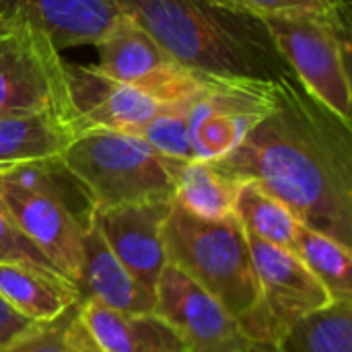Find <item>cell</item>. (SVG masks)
<instances>
[{"instance_id": "cell-1", "label": "cell", "mask_w": 352, "mask_h": 352, "mask_svg": "<svg viewBox=\"0 0 352 352\" xmlns=\"http://www.w3.org/2000/svg\"><path fill=\"white\" fill-rule=\"evenodd\" d=\"M212 165L276 196L299 223L352 248V124L316 101L293 76L243 142Z\"/></svg>"}, {"instance_id": "cell-2", "label": "cell", "mask_w": 352, "mask_h": 352, "mask_svg": "<svg viewBox=\"0 0 352 352\" xmlns=\"http://www.w3.org/2000/svg\"><path fill=\"white\" fill-rule=\"evenodd\" d=\"M200 78L280 82L293 76L262 16L221 0H116Z\"/></svg>"}, {"instance_id": "cell-3", "label": "cell", "mask_w": 352, "mask_h": 352, "mask_svg": "<svg viewBox=\"0 0 352 352\" xmlns=\"http://www.w3.org/2000/svg\"><path fill=\"white\" fill-rule=\"evenodd\" d=\"M60 161L85 188L93 208L173 200L184 167L144 138L113 130L78 132Z\"/></svg>"}, {"instance_id": "cell-4", "label": "cell", "mask_w": 352, "mask_h": 352, "mask_svg": "<svg viewBox=\"0 0 352 352\" xmlns=\"http://www.w3.org/2000/svg\"><path fill=\"white\" fill-rule=\"evenodd\" d=\"M163 245L167 262L208 291L235 320L256 305L260 285L248 233L237 217L206 221L171 202Z\"/></svg>"}, {"instance_id": "cell-5", "label": "cell", "mask_w": 352, "mask_h": 352, "mask_svg": "<svg viewBox=\"0 0 352 352\" xmlns=\"http://www.w3.org/2000/svg\"><path fill=\"white\" fill-rule=\"evenodd\" d=\"M262 21L301 87L342 122L352 124L349 2L266 14Z\"/></svg>"}, {"instance_id": "cell-6", "label": "cell", "mask_w": 352, "mask_h": 352, "mask_svg": "<svg viewBox=\"0 0 352 352\" xmlns=\"http://www.w3.org/2000/svg\"><path fill=\"white\" fill-rule=\"evenodd\" d=\"M58 109L76 120L68 62L33 21L0 12V118Z\"/></svg>"}, {"instance_id": "cell-7", "label": "cell", "mask_w": 352, "mask_h": 352, "mask_svg": "<svg viewBox=\"0 0 352 352\" xmlns=\"http://www.w3.org/2000/svg\"><path fill=\"white\" fill-rule=\"evenodd\" d=\"M248 241L260 295L256 305L237 322L250 342L283 344L303 318L330 305L332 297L297 254L252 235Z\"/></svg>"}, {"instance_id": "cell-8", "label": "cell", "mask_w": 352, "mask_h": 352, "mask_svg": "<svg viewBox=\"0 0 352 352\" xmlns=\"http://www.w3.org/2000/svg\"><path fill=\"white\" fill-rule=\"evenodd\" d=\"M276 82L202 78L184 101L194 161H219L233 153L252 128L270 113Z\"/></svg>"}, {"instance_id": "cell-9", "label": "cell", "mask_w": 352, "mask_h": 352, "mask_svg": "<svg viewBox=\"0 0 352 352\" xmlns=\"http://www.w3.org/2000/svg\"><path fill=\"white\" fill-rule=\"evenodd\" d=\"M95 72L107 80L144 91L163 105L192 97L202 78L182 68L132 16L120 14L95 41Z\"/></svg>"}, {"instance_id": "cell-10", "label": "cell", "mask_w": 352, "mask_h": 352, "mask_svg": "<svg viewBox=\"0 0 352 352\" xmlns=\"http://www.w3.org/2000/svg\"><path fill=\"white\" fill-rule=\"evenodd\" d=\"M155 314L182 334L190 352H241L252 344L239 322L169 262L155 285Z\"/></svg>"}, {"instance_id": "cell-11", "label": "cell", "mask_w": 352, "mask_h": 352, "mask_svg": "<svg viewBox=\"0 0 352 352\" xmlns=\"http://www.w3.org/2000/svg\"><path fill=\"white\" fill-rule=\"evenodd\" d=\"M0 198L23 233L50 264L78 287L82 266V223L62 200L0 179Z\"/></svg>"}, {"instance_id": "cell-12", "label": "cell", "mask_w": 352, "mask_h": 352, "mask_svg": "<svg viewBox=\"0 0 352 352\" xmlns=\"http://www.w3.org/2000/svg\"><path fill=\"white\" fill-rule=\"evenodd\" d=\"M173 200L93 208L91 221L101 231L113 256L151 293L167 264L163 225Z\"/></svg>"}, {"instance_id": "cell-13", "label": "cell", "mask_w": 352, "mask_h": 352, "mask_svg": "<svg viewBox=\"0 0 352 352\" xmlns=\"http://www.w3.org/2000/svg\"><path fill=\"white\" fill-rule=\"evenodd\" d=\"M0 12L33 21L60 52L95 45L122 14L116 0H0Z\"/></svg>"}, {"instance_id": "cell-14", "label": "cell", "mask_w": 352, "mask_h": 352, "mask_svg": "<svg viewBox=\"0 0 352 352\" xmlns=\"http://www.w3.org/2000/svg\"><path fill=\"white\" fill-rule=\"evenodd\" d=\"M78 291L82 299H93L113 311H155V293L144 289L113 256L91 217L82 231V266Z\"/></svg>"}, {"instance_id": "cell-15", "label": "cell", "mask_w": 352, "mask_h": 352, "mask_svg": "<svg viewBox=\"0 0 352 352\" xmlns=\"http://www.w3.org/2000/svg\"><path fill=\"white\" fill-rule=\"evenodd\" d=\"M80 320L101 352H190L182 334L155 311L122 314L82 299Z\"/></svg>"}, {"instance_id": "cell-16", "label": "cell", "mask_w": 352, "mask_h": 352, "mask_svg": "<svg viewBox=\"0 0 352 352\" xmlns=\"http://www.w3.org/2000/svg\"><path fill=\"white\" fill-rule=\"evenodd\" d=\"M76 134V120L58 109L0 118V173L60 157Z\"/></svg>"}, {"instance_id": "cell-17", "label": "cell", "mask_w": 352, "mask_h": 352, "mask_svg": "<svg viewBox=\"0 0 352 352\" xmlns=\"http://www.w3.org/2000/svg\"><path fill=\"white\" fill-rule=\"evenodd\" d=\"M0 297L31 322H50L82 301L78 287L56 270L0 262Z\"/></svg>"}, {"instance_id": "cell-18", "label": "cell", "mask_w": 352, "mask_h": 352, "mask_svg": "<svg viewBox=\"0 0 352 352\" xmlns=\"http://www.w3.org/2000/svg\"><path fill=\"white\" fill-rule=\"evenodd\" d=\"M241 184L243 182L221 173L208 161H190L184 163L179 171L173 202L186 212L206 221L235 217Z\"/></svg>"}, {"instance_id": "cell-19", "label": "cell", "mask_w": 352, "mask_h": 352, "mask_svg": "<svg viewBox=\"0 0 352 352\" xmlns=\"http://www.w3.org/2000/svg\"><path fill=\"white\" fill-rule=\"evenodd\" d=\"M293 254L324 285L332 301L352 299V254L334 237L303 223L297 225Z\"/></svg>"}, {"instance_id": "cell-20", "label": "cell", "mask_w": 352, "mask_h": 352, "mask_svg": "<svg viewBox=\"0 0 352 352\" xmlns=\"http://www.w3.org/2000/svg\"><path fill=\"white\" fill-rule=\"evenodd\" d=\"M235 217L248 235L293 252L299 221L276 196L266 192L262 186L254 182L241 184Z\"/></svg>"}, {"instance_id": "cell-21", "label": "cell", "mask_w": 352, "mask_h": 352, "mask_svg": "<svg viewBox=\"0 0 352 352\" xmlns=\"http://www.w3.org/2000/svg\"><path fill=\"white\" fill-rule=\"evenodd\" d=\"M287 352H352V299L303 318L285 338Z\"/></svg>"}, {"instance_id": "cell-22", "label": "cell", "mask_w": 352, "mask_h": 352, "mask_svg": "<svg viewBox=\"0 0 352 352\" xmlns=\"http://www.w3.org/2000/svg\"><path fill=\"white\" fill-rule=\"evenodd\" d=\"M80 303L50 322H37L33 328L2 346L0 352H68L70 330L80 314Z\"/></svg>"}, {"instance_id": "cell-23", "label": "cell", "mask_w": 352, "mask_h": 352, "mask_svg": "<svg viewBox=\"0 0 352 352\" xmlns=\"http://www.w3.org/2000/svg\"><path fill=\"white\" fill-rule=\"evenodd\" d=\"M0 262L31 264L45 270H56L50 260L35 248V243L23 233L12 212L0 198ZM58 272V270H56Z\"/></svg>"}, {"instance_id": "cell-24", "label": "cell", "mask_w": 352, "mask_h": 352, "mask_svg": "<svg viewBox=\"0 0 352 352\" xmlns=\"http://www.w3.org/2000/svg\"><path fill=\"white\" fill-rule=\"evenodd\" d=\"M235 8L248 10L258 16L276 14V12H291V10H311V8H330L342 4L346 0H221Z\"/></svg>"}, {"instance_id": "cell-25", "label": "cell", "mask_w": 352, "mask_h": 352, "mask_svg": "<svg viewBox=\"0 0 352 352\" xmlns=\"http://www.w3.org/2000/svg\"><path fill=\"white\" fill-rule=\"evenodd\" d=\"M37 322H31L27 318H23L21 314H16L2 297H0V349L6 346L8 342H12L16 336H21L23 332H27L29 328H33Z\"/></svg>"}, {"instance_id": "cell-26", "label": "cell", "mask_w": 352, "mask_h": 352, "mask_svg": "<svg viewBox=\"0 0 352 352\" xmlns=\"http://www.w3.org/2000/svg\"><path fill=\"white\" fill-rule=\"evenodd\" d=\"M68 352H101L97 342L93 340L91 332L87 330L85 322L80 320V314H78V318H76V322L72 324V330H70Z\"/></svg>"}, {"instance_id": "cell-27", "label": "cell", "mask_w": 352, "mask_h": 352, "mask_svg": "<svg viewBox=\"0 0 352 352\" xmlns=\"http://www.w3.org/2000/svg\"><path fill=\"white\" fill-rule=\"evenodd\" d=\"M241 352H287L283 344H260V342H252L248 344Z\"/></svg>"}]
</instances>
